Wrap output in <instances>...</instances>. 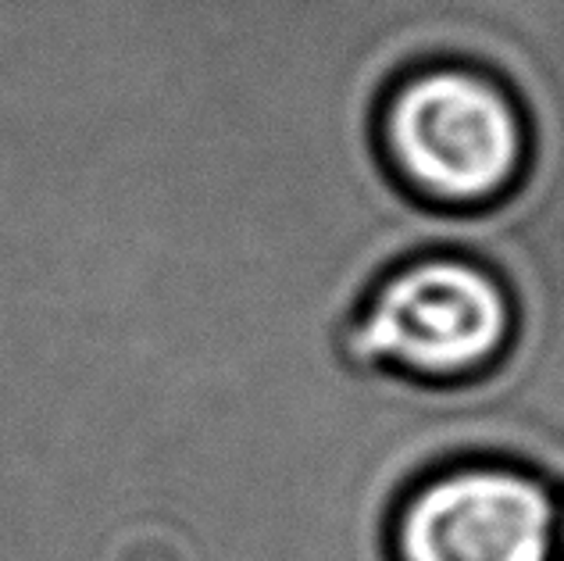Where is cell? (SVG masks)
<instances>
[{"mask_svg": "<svg viewBox=\"0 0 564 561\" xmlns=\"http://www.w3.org/2000/svg\"><path fill=\"white\" fill-rule=\"evenodd\" d=\"M372 137L382 165L411 197L479 208L514 194L532 122L508 79L475 62L440 57L386 86Z\"/></svg>", "mask_w": 564, "mask_h": 561, "instance_id": "obj_1", "label": "cell"}, {"mask_svg": "<svg viewBox=\"0 0 564 561\" xmlns=\"http://www.w3.org/2000/svg\"><path fill=\"white\" fill-rule=\"evenodd\" d=\"M514 330L511 298L482 265L429 255L400 265L350 326V358L422 379H462L489 368Z\"/></svg>", "mask_w": 564, "mask_h": 561, "instance_id": "obj_2", "label": "cell"}, {"mask_svg": "<svg viewBox=\"0 0 564 561\" xmlns=\"http://www.w3.org/2000/svg\"><path fill=\"white\" fill-rule=\"evenodd\" d=\"M557 508L525 472L465 465L419 483L393 515L397 561H551Z\"/></svg>", "mask_w": 564, "mask_h": 561, "instance_id": "obj_3", "label": "cell"}, {"mask_svg": "<svg viewBox=\"0 0 564 561\" xmlns=\"http://www.w3.org/2000/svg\"><path fill=\"white\" fill-rule=\"evenodd\" d=\"M561 558H564V511H561Z\"/></svg>", "mask_w": 564, "mask_h": 561, "instance_id": "obj_4", "label": "cell"}]
</instances>
